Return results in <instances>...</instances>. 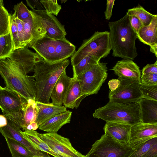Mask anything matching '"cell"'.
I'll return each instance as SVG.
<instances>
[{"label": "cell", "instance_id": "1", "mask_svg": "<svg viewBox=\"0 0 157 157\" xmlns=\"http://www.w3.org/2000/svg\"><path fill=\"white\" fill-rule=\"evenodd\" d=\"M43 59L27 46L13 50L9 56L0 59V75L6 87L27 100L36 101L35 80L27 74L33 71L36 63Z\"/></svg>", "mask_w": 157, "mask_h": 157}, {"label": "cell", "instance_id": "2", "mask_svg": "<svg viewBox=\"0 0 157 157\" xmlns=\"http://www.w3.org/2000/svg\"><path fill=\"white\" fill-rule=\"evenodd\" d=\"M109 40L114 57L133 60L138 55L135 41L136 33L130 25L126 14L119 20L110 22Z\"/></svg>", "mask_w": 157, "mask_h": 157}, {"label": "cell", "instance_id": "3", "mask_svg": "<svg viewBox=\"0 0 157 157\" xmlns=\"http://www.w3.org/2000/svg\"><path fill=\"white\" fill-rule=\"evenodd\" d=\"M69 64L68 59L52 63L43 59L35 63L33 76L35 80L36 102L50 103V96L53 86Z\"/></svg>", "mask_w": 157, "mask_h": 157}, {"label": "cell", "instance_id": "4", "mask_svg": "<svg viewBox=\"0 0 157 157\" xmlns=\"http://www.w3.org/2000/svg\"><path fill=\"white\" fill-rule=\"evenodd\" d=\"M94 118L107 122H113L131 125L141 122L138 103L123 104L110 101L105 105L95 110Z\"/></svg>", "mask_w": 157, "mask_h": 157}, {"label": "cell", "instance_id": "5", "mask_svg": "<svg viewBox=\"0 0 157 157\" xmlns=\"http://www.w3.org/2000/svg\"><path fill=\"white\" fill-rule=\"evenodd\" d=\"M31 48L44 60L52 63L67 59L76 52L75 46L66 38L54 39L45 36L36 40Z\"/></svg>", "mask_w": 157, "mask_h": 157}, {"label": "cell", "instance_id": "6", "mask_svg": "<svg viewBox=\"0 0 157 157\" xmlns=\"http://www.w3.org/2000/svg\"><path fill=\"white\" fill-rule=\"evenodd\" d=\"M111 50L109 32H95L90 38L83 41L77 51L71 57V65H76L84 58L89 56L100 61L101 58L107 57Z\"/></svg>", "mask_w": 157, "mask_h": 157}, {"label": "cell", "instance_id": "7", "mask_svg": "<svg viewBox=\"0 0 157 157\" xmlns=\"http://www.w3.org/2000/svg\"><path fill=\"white\" fill-rule=\"evenodd\" d=\"M135 151L128 143L120 142L104 133L92 145L85 157H128Z\"/></svg>", "mask_w": 157, "mask_h": 157}, {"label": "cell", "instance_id": "8", "mask_svg": "<svg viewBox=\"0 0 157 157\" xmlns=\"http://www.w3.org/2000/svg\"><path fill=\"white\" fill-rule=\"evenodd\" d=\"M107 63L100 61L79 75L76 78L82 95L86 97L97 94L107 77Z\"/></svg>", "mask_w": 157, "mask_h": 157}, {"label": "cell", "instance_id": "9", "mask_svg": "<svg viewBox=\"0 0 157 157\" xmlns=\"http://www.w3.org/2000/svg\"><path fill=\"white\" fill-rule=\"evenodd\" d=\"M120 83L115 90L109 91V101L120 103H139L143 98L140 88L141 83L127 79H118Z\"/></svg>", "mask_w": 157, "mask_h": 157}, {"label": "cell", "instance_id": "10", "mask_svg": "<svg viewBox=\"0 0 157 157\" xmlns=\"http://www.w3.org/2000/svg\"><path fill=\"white\" fill-rule=\"evenodd\" d=\"M37 133L38 136L60 157H85L73 147L68 138L57 132Z\"/></svg>", "mask_w": 157, "mask_h": 157}, {"label": "cell", "instance_id": "11", "mask_svg": "<svg viewBox=\"0 0 157 157\" xmlns=\"http://www.w3.org/2000/svg\"><path fill=\"white\" fill-rule=\"evenodd\" d=\"M40 23L46 32L45 36L54 39H65L67 35L64 25L53 14L45 10H30Z\"/></svg>", "mask_w": 157, "mask_h": 157}, {"label": "cell", "instance_id": "12", "mask_svg": "<svg viewBox=\"0 0 157 157\" xmlns=\"http://www.w3.org/2000/svg\"><path fill=\"white\" fill-rule=\"evenodd\" d=\"M38 112L36 101L30 99L23 103L18 112L3 115L24 131L28 126L35 122Z\"/></svg>", "mask_w": 157, "mask_h": 157}, {"label": "cell", "instance_id": "13", "mask_svg": "<svg viewBox=\"0 0 157 157\" xmlns=\"http://www.w3.org/2000/svg\"><path fill=\"white\" fill-rule=\"evenodd\" d=\"M157 137V123L139 122L131 125L128 144L135 150L146 142Z\"/></svg>", "mask_w": 157, "mask_h": 157}, {"label": "cell", "instance_id": "14", "mask_svg": "<svg viewBox=\"0 0 157 157\" xmlns=\"http://www.w3.org/2000/svg\"><path fill=\"white\" fill-rule=\"evenodd\" d=\"M27 101L17 93L6 88H0V108L3 114L18 112Z\"/></svg>", "mask_w": 157, "mask_h": 157}, {"label": "cell", "instance_id": "15", "mask_svg": "<svg viewBox=\"0 0 157 157\" xmlns=\"http://www.w3.org/2000/svg\"><path fill=\"white\" fill-rule=\"evenodd\" d=\"M7 125L3 127H0V132L5 137L13 139L26 147L36 157H51L47 153L39 150L25 139L21 134V128L13 122L7 119Z\"/></svg>", "mask_w": 157, "mask_h": 157}, {"label": "cell", "instance_id": "16", "mask_svg": "<svg viewBox=\"0 0 157 157\" xmlns=\"http://www.w3.org/2000/svg\"><path fill=\"white\" fill-rule=\"evenodd\" d=\"M118 77L136 81L141 83V71L140 67L132 60L124 59L118 61L112 69Z\"/></svg>", "mask_w": 157, "mask_h": 157}, {"label": "cell", "instance_id": "17", "mask_svg": "<svg viewBox=\"0 0 157 157\" xmlns=\"http://www.w3.org/2000/svg\"><path fill=\"white\" fill-rule=\"evenodd\" d=\"M73 79L72 78L67 75L66 70L63 72L53 86L50 98L52 100V103L62 105Z\"/></svg>", "mask_w": 157, "mask_h": 157}, {"label": "cell", "instance_id": "18", "mask_svg": "<svg viewBox=\"0 0 157 157\" xmlns=\"http://www.w3.org/2000/svg\"><path fill=\"white\" fill-rule=\"evenodd\" d=\"M131 126L126 124L107 122L103 127V130L105 133L114 140L128 143Z\"/></svg>", "mask_w": 157, "mask_h": 157}, {"label": "cell", "instance_id": "19", "mask_svg": "<svg viewBox=\"0 0 157 157\" xmlns=\"http://www.w3.org/2000/svg\"><path fill=\"white\" fill-rule=\"evenodd\" d=\"M72 114L67 110L58 114L43 123L38 128L47 132H57L63 125L70 123Z\"/></svg>", "mask_w": 157, "mask_h": 157}, {"label": "cell", "instance_id": "20", "mask_svg": "<svg viewBox=\"0 0 157 157\" xmlns=\"http://www.w3.org/2000/svg\"><path fill=\"white\" fill-rule=\"evenodd\" d=\"M138 103L141 122L157 123V101L143 98Z\"/></svg>", "mask_w": 157, "mask_h": 157}, {"label": "cell", "instance_id": "21", "mask_svg": "<svg viewBox=\"0 0 157 157\" xmlns=\"http://www.w3.org/2000/svg\"><path fill=\"white\" fill-rule=\"evenodd\" d=\"M38 109L35 122L38 126L55 115L67 110L63 105H54L52 103H45L36 102Z\"/></svg>", "mask_w": 157, "mask_h": 157}, {"label": "cell", "instance_id": "22", "mask_svg": "<svg viewBox=\"0 0 157 157\" xmlns=\"http://www.w3.org/2000/svg\"><path fill=\"white\" fill-rule=\"evenodd\" d=\"M85 97L82 94L78 81L76 78H73L63 104L66 108L77 109L82 101Z\"/></svg>", "mask_w": 157, "mask_h": 157}, {"label": "cell", "instance_id": "23", "mask_svg": "<svg viewBox=\"0 0 157 157\" xmlns=\"http://www.w3.org/2000/svg\"><path fill=\"white\" fill-rule=\"evenodd\" d=\"M157 15L155 14L151 23L142 26L136 33L137 38L150 47L157 44Z\"/></svg>", "mask_w": 157, "mask_h": 157}, {"label": "cell", "instance_id": "24", "mask_svg": "<svg viewBox=\"0 0 157 157\" xmlns=\"http://www.w3.org/2000/svg\"><path fill=\"white\" fill-rule=\"evenodd\" d=\"M20 132L23 136L36 148L54 157H60L38 136L36 131L26 130L24 132L21 130Z\"/></svg>", "mask_w": 157, "mask_h": 157}, {"label": "cell", "instance_id": "25", "mask_svg": "<svg viewBox=\"0 0 157 157\" xmlns=\"http://www.w3.org/2000/svg\"><path fill=\"white\" fill-rule=\"evenodd\" d=\"M5 138L13 157H36L26 147L16 140L7 137Z\"/></svg>", "mask_w": 157, "mask_h": 157}, {"label": "cell", "instance_id": "26", "mask_svg": "<svg viewBox=\"0 0 157 157\" xmlns=\"http://www.w3.org/2000/svg\"><path fill=\"white\" fill-rule=\"evenodd\" d=\"M126 14L128 16L133 15L136 17L140 20L143 26L148 25L155 16L140 5L128 9Z\"/></svg>", "mask_w": 157, "mask_h": 157}, {"label": "cell", "instance_id": "27", "mask_svg": "<svg viewBox=\"0 0 157 157\" xmlns=\"http://www.w3.org/2000/svg\"><path fill=\"white\" fill-rule=\"evenodd\" d=\"M99 62L97 58L89 56L84 58L77 64L72 66L73 78H76L81 74Z\"/></svg>", "mask_w": 157, "mask_h": 157}, {"label": "cell", "instance_id": "28", "mask_svg": "<svg viewBox=\"0 0 157 157\" xmlns=\"http://www.w3.org/2000/svg\"><path fill=\"white\" fill-rule=\"evenodd\" d=\"M14 44L11 32L0 36V59L8 56L14 50Z\"/></svg>", "mask_w": 157, "mask_h": 157}, {"label": "cell", "instance_id": "29", "mask_svg": "<svg viewBox=\"0 0 157 157\" xmlns=\"http://www.w3.org/2000/svg\"><path fill=\"white\" fill-rule=\"evenodd\" d=\"M10 14L4 6L3 2L0 0V36L10 32Z\"/></svg>", "mask_w": 157, "mask_h": 157}, {"label": "cell", "instance_id": "30", "mask_svg": "<svg viewBox=\"0 0 157 157\" xmlns=\"http://www.w3.org/2000/svg\"><path fill=\"white\" fill-rule=\"evenodd\" d=\"M30 11L33 19L32 29V39L27 46L28 47L31 48L36 40L44 36L46 34V32L37 18L30 10Z\"/></svg>", "mask_w": 157, "mask_h": 157}, {"label": "cell", "instance_id": "31", "mask_svg": "<svg viewBox=\"0 0 157 157\" xmlns=\"http://www.w3.org/2000/svg\"><path fill=\"white\" fill-rule=\"evenodd\" d=\"M13 13L15 16L22 22L26 23L32 17V15L26 6L21 2L14 5Z\"/></svg>", "mask_w": 157, "mask_h": 157}, {"label": "cell", "instance_id": "32", "mask_svg": "<svg viewBox=\"0 0 157 157\" xmlns=\"http://www.w3.org/2000/svg\"><path fill=\"white\" fill-rule=\"evenodd\" d=\"M140 89L143 98L157 101V85L147 86L141 83Z\"/></svg>", "mask_w": 157, "mask_h": 157}, {"label": "cell", "instance_id": "33", "mask_svg": "<svg viewBox=\"0 0 157 157\" xmlns=\"http://www.w3.org/2000/svg\"><path fill=\"white\" fill-rule=\"evenodd\" d=\"M40 2L48 13L57 16L62 7L56 0H41Z\"/></svg>", "mask_w": 157, "mask_h": 157}, {"label": "cell", "instance_id": "34", "mask_svg": "<svg viewBox=\"0 0 157 157\" xmlns=\"http://www.w3.org/2000/svg\"><path fill=\"white\" fill-rule=\"evenodd\" d=\"M10 30L14 44V50L21 48L16 23L13 13L10 15Z\"/></svg>", "mask_w": 157, "mask_h": 157}, {"label": "cell", "instance_id": "35", "mask_svg": "<svg viewBox=\"0 0 157 157\" xmlns=\"http://www.w3.org/2000/svg\"><path fill=\"white\" fill-rule=\"evenodd\" d=\"M156 141H157V137L150 140L135 150L128 157H142Z\"/></svg>", "mask_w": 157, "mask_h": 157}, {"label": "cell", "instance_id": "36", "mask_svg": "<svg viewBox=\"0 0 157 157\" xmlns=\"http://www.w3.org/2000/svg\"><path fill=\"white\" fill-rule=\"evenodd\" d=\"M141 83L144 85L153 86L157 85V73L142 75Z\"/></svg>", "mask_w": 157, "mask_h": 157}, {"label": "cell", "instance_id": "37", "mask_svg": "<svg viewBox=\"0 0 157 157\" xmlns=\"http://www.w3.org/2000/svg\"><path fill=\"white\" fill-rule=\"evenodd\" d=\"M32 17L26 22H23L24 28L26 34V38L28 45L32 39Z\"/></svg>", "mask_w": 157, "mask_h": 157}, {"label": "cell", "instance_id": "38", "mask_svg": "<svg viewBox=\"0 0 157 157\" xmlns=\"http://www.w3.org/2000/svg\"><path fill=\"white\" fill-rule=\"evenodd\" d=\"M129 19L131 27L136 33L143 26L139 19L133 15L129 16Z\"/></svg>", "mask_w": 157, "mask_h": 157}, {"label": "cell", "instance_id": "39", "mask_svg": "<svg viewBox=\"0 0 157 157\" xmlns=\"http://www.w3.org/2000/svg\"><path fill=\"white\" fill-rule=\"evenodd\" d=\"M157 73V60L153 64H148L142 70V75Z\"/></svg>", "mask_w": 157, "mask_h": 157}, {"label": "cell", "instance_id": "40", "mask_svg": "<svg viewBox=\"0 0 157 157\" xmlns=\"http://www.w3.org/2000/svg\"><path fill=\"white\" fill-rule=\"evenodd\" d=\"M114 0H107L106 2V8L105 11V15L106 19L109 20L112 14V10L114 5Z\"/></svg>", "mask_w": 157, "mask_h": 157}, {"label": "cell", "instance_id": "41", "mask_svg": "<svg viewBox=\"0 0 157 157\" xmlns=\"http://www.w3.org/2000/svg\"><path fill=\"white\" fill-rule=\"evenodd\" d=\"M27 5L32 9V10H45L40 2L37 0H26Z\"/></svg>", "mask_w": 157, "mask_h": 157}, {"label": "cell", "instance_id": "42", "mask_svg": "<svg viewBox=\"0 0 157 157\" xmlns=\"http://www.w3.org/2000/svg\"><path fill=\"white\" fill-rule=\"evenodd\" d=\"M142 157H157V141L151 146Z\"/></svg>", "mask_w": 157, "mask_h": 157}, {"label": "cell", "instance_id": "43", "mask_svg": "<svg viewBox=\"0 0 157 157\" xmlns=\"http://www.w3.org/2000/svg\"><path fill=\"white\" fill-rule=\"evenodd\" d=\"M120 83L118 79H113L109 81L108 85L110 90L112 91L116 90L119 86Z\"/></svg>", "mask_w": 157, "mask_h": 157}, {"label": "cell", "instance_id": "44", "mask_svg": "<svg viewBox=\"0 0 157 157\" xmlns=\"http://www.w3.org/2000/svg\"><path fill=\"white\" fill-rule=\"evenodd\" d=\"M8 123L6 118L3 114L0 115V127H3L6 126Z\"/></svg>", "mask_w": 157, "mask_h": 157}, {"label": "cell", "instance_id": "45", "mask_svg": "<svg viewBox=\"0 0 157 157\" xmlns=\"http://www.w3.org/2000/svg\"><path fill=\"white\" fill-rule=\"evenodd\" d=\"M150 52L155 54L156 57H157V44L150 47Z\"/></svg>", "mask_w": 157, "mask_h": 157}, {"label": "cell", "instance_id": "46", "mask_svg": "<svg viewBox=\"0 0 157 157\" xmlns=\"http://www.w3.org/2000/svg\"><path fill=\"white\" fill-rule=\"evenodd\" d=\"M1 87V86H0V88Z\"/></svg>", "mask_w": 157, "mask_h": 157}, {"label": "cell", "instance_id": "47", "mask_svg": "<svg viewBox=\"0 0 157 157\" xmlns=\"http://www.w3.org/2000/svg\"></svg>", "mask_w": 157, "mask_h": 157}, {"label": "cell", "instance_id": "48", "mask_svg": "<svg viewBox=\"0 0 157 157\" xmlns=\"http://www.w3.org/2000/svg\"></svg>", "mask_w": 157, "mask_h": 157}, {"label": "cell", "instance_id": "49", "mask_svg": "<svg viewBox=\"0 0 157 157\" xmlns=\"http://www.w3.org/2000/svg\"></svg>", "mask_w": 157, "mask_h": 157}]
</instances>
